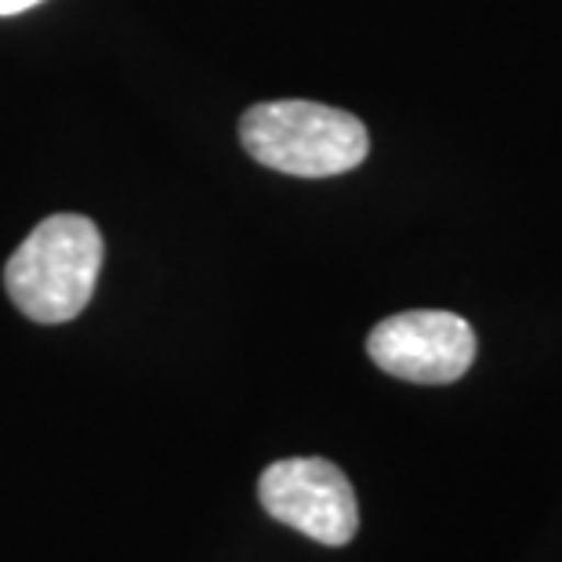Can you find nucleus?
Returning <instances> with one entry per match:
<instances>
[{"instance_id": "1", "label": "nucleus", "mask_w": 562, "mask_h": 562, "mask_svg": "<svg viewBox=\"0 0 562 562\" xmlns=\"http://www.w3.org/2000/svg\"><path fill=\"white\" fill-rule=\"evenodd\" d=\"M102 258L99 225L83 214H52L8 258V297L33 323H69L88 308Z\"/></svg>"}, {"instance_id": "2", "label": "nucleus", "mask_w": 562, "mask_h": 562, "mask_svg": "<svg viewBox=\"0 0 562 562\" xmlns=\"http://www.w3.org/2000/svg\"><path fill=\"white\" fill-rule=\"evenodd\" d=\"M240 142L250 160L294 178L345 175L370 153L360 116L302 99L250 105L240 116Z\"/></svg>"}, {"instance_id": "3", "label": "nucleus", "mask_w": 562, "mask_h": 562, "mask_svg": "<svg viewBox=\"0 0 562 562\" xmlns=\"http://www.w3.org/2000/svg\"><path fill=\"white\" fill-rule=\"evenodd\" d=\"M258 501L277 522L327 548H345L360 530L352 483L338 464L323 458H286L269 464L258 480Z\"/></svg>"}, {"instance_id": "4", "label": "nucleus", "mask_w": 562, "mask_h": 562, "mask_svg": "<svg viewBox=\"0 0 562 562\" xmlns=\"http://www.w3.org/2000/svg\"><path fill=\"white\" fill-rule=\"evenodd\" d=\"M367 352L385 374L414 385H450L475 363V330L469 319L442 308H414L381 319Z\"/></svg>"}, {"instance_id": "5", "label": "nucleus", "mask_w": 562, "mask_h": 562, "mask_svg": "<svg viewBox=\"0 0 562 562\" xmlns=\"http://www.w3.org/2000/svg\"><path fill=\"white\" fill-rule=\"evenodd\" d=\"M33 4H41V0H0V15H19V11H26Z\"/></svg>"}]
</instances>
